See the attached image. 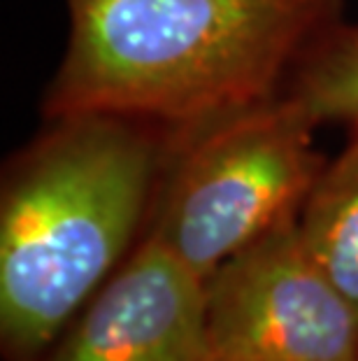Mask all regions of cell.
Instances as JSON below:
<instances>
[{"label":"cell","mask_w":358,"mask_h":361,"mask_svg":"<svg viewBox=\"0 0 358 361\" xmlns=\"http://www.w3.org/2000/svg\"><path fill=\"white\" fill-rule=\"evenodd\" d=\"M68 42L42 117L181 128L284 91L347 0H63Z\"/></svg>","instance_id":"cell-1"},{"label":"cell","mask_w":358,"mask_h":361,"mask_svg":"<svg viewBox=\"0 0 358 361\" xmlns=\"http://www.w3.org/2000/svg\"><path fill=\"white\" fill-rule=\"evenodd\" d=\"M124 114H68L14 152L0 187V341L42 361L140 240L172 140Z\"/></svg>","instance_id":"cell-2"},{"label":"cell","mask_w":358,"mask_h":361,"mask_svg":"<svg viewBox=\"0 0 358 361\" xmlns=\"http://www.w3.org/2000/svg\"><path fill=\"white\" fill-rule=\"evenodd\" d=\"M319 126L277 94L172 130L142 235L207 282L221 264L300 212L326 161Z\"/></svg>","instance_id":"cell-3"},{"label":"cell","mask_w":358,"mask_h":361,"mask_svg":"<svg viewBox=\"0 0 358 361\" xmlns=\"http://www.w3.org/2000/svg\"><path fill=\"white\" fill-rule=\"evenodd\" d=\"M205 361H358V312L312 259L298 214L205 282Z\"/></svg>","instance_id":"cell-4"},{"label":"cell","mask_w":358,"mask_h":361,"mask_svg":"<svg viewBox=\"0 0 358 361\" xmlns=\"http://www.w3.org/2000/svg\"><path fill=\"white\" fill-rule=\"evenodd\" d=\"M205 359V280L140 238L44 361Z\"/></svg>","instance_id":"cell-5"},{"label":"cell","mask_w":358,"mask_h":361,"mask_svg":"<svg viewBox=\"0 0 358 361\" xmlns=\"http://www.w3.org/2000/svg\"><path fill=\"white\" fill-rule=\"evenodd\" d=\"M326 161L298 212V231L324 275L358 312V119Z\"/></svg>","instance_id":"cell-6"},{"label":"cell","mask_w":358,"mask_h":361,"mask_svg":"<svg viewBox=\"0 0 358 361\" xmlns=\"http://www.w3.org/2000/svg\"><path fill=\"white\" fill-rule=\"evenodd\" d=\"M321 124H352L358 119V24L340 21L293 68L284 91Z\"/></svg>","instance_id":"cell-7"}]
</instances>
